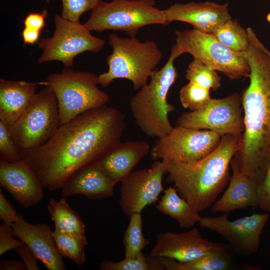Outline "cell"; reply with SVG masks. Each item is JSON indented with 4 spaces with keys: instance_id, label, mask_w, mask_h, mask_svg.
Segmentation results:
<instances>
[{
    "instance_id": "27",
    "label": "cell",
    "mask_w": 270,
    "mask_h": 270,
    "mask_svg": "<svg viewBox=\"0 0 270 270\" xmlns=\"http://www.w3.org/2000/svg\"><path fill=\"white\" fill-rule=\"evenodd\" d=\"M212 34L218 40L234 52L244 53L248 49L247 31L236 20L230 18L226 21Z\"/></svg>"
},
{
    "instance_id": "24",
    "label": "cell",
    "mask_w": 270,
    "mask_h": 270,
    "mask_svg": "<svg viewBox=\"0 0 270 270\" xmlns=\"http://www.w3.org/2000/svg\"><path fill=\"white\" fill-rule=\"evenodd\" d=\"M164 192L156 205L160 212L174 220L181 229L192 228L198 223L202 218L199 212L180 196L174 186L164 189Z\"/></svg>"
},
{
    "instance_id": "23",
    "label": "cell",
    "mask_w": 270,
    "mask_h": 270,
    "mask_svg": "<svg viewBox=\"0 0 270 270\" xmlns=\"http://www.w3.org/2000/svg\"><path fill=\"white\" fill-rule=\"evenodd\" d=\"M156 258L166 270H226L231 268L232 263L228 248L220 243H216L210 252L186 262L166 257Z\"/></svg>"
},
{
    "instance_id": "25",
    "label": "cell",
    "mask_w": 270,
    "mask_h": 270,
    "mask_svg": "<svg viewBox=\"0 0 270 270\" xmlns=\"http://www.w3.org/2000/svg\"><path fill=\"white\" fill-rule=\"evenodd\" d=\"M64 198H63L58 201L52 198L48 205L55 228L64 232L78 236L85 235L84 222Z\"/></svg>"
},
{
    "instance_id": "33",
    "label": "cell",
    "mask_w": 270,
    "mask_h": 270,
    "mask_svg": "<svg viewBox=\"0 0 270 270\" xmlns=\"http://www.w3.org/2000/svg\"><path fill=\"white\" fill-rule=\"evenodd\" d=\"M101 0H61L62 16L67 20L79 22L85 12L92 10Z\"/></svg>"
},
{
    "instance_id": "5",
    "label": "cell",
    "mask_w": 270,
    "mask_h": 270,
    "mask_svg": "<svg viewBox=\"0 0 270 270\" xmlns=\"http://www.w3.org/2000/svg\"><path fill=\"white\" fill-rule=\"evenodd\" d=\"M112 53L106 58L108 70L98 76V84L108 87L114 80H130L134 90L148 83L162 58V54L154 41H140L136 36L122 38L116 34L109 35Z\"/></svg>"
},
{
    "instance_id": "6",
    "label": "cell",
    "mask_w": 270,
    "mask_h": 270,
    "mask_svg": "<svg viewBox=\"0 0 270 270\" xmlns=\"http://www.w3.org/2000/svg\"><path fill=\"white\" fill-rule=\"evenodd\" d=\"M58 104L60 125L88 110L105 105L110 96L100 90L94 74L71 69L50 75L45 80Z\"/></svg>"
},
{
    "instance_id": "12",
    "label": "cell",
    "mask_w": 270,
    "mask_h": 270,
    "mask_svg": "<svg viewBox=\"0 0 270 270\" xmlns=\"http://www.w3.org/2000/svg\"><path fill=\"white\" fill-rule=\"evenodd\" d=\"M221 138L220 136L212 130L176 126L168 135L157 138L150 154L154 160L193 162L211 153Z\"/></svg>"
},
{
    "instance_id": "26",
    "label": "cell",
    "mask_w": 270,
    "mask_h": 270,
    "mask_svg": "<svg viewBox=\"0 0 270 270\" xmlns=\"http://www.w3.org/2000/svg\"><path fill=\"white\" fill-rule=\"evenodd\" d=\"M52 234L58 252L62 257L72 260L78 266L86 261L84 248L88 244L86 236L64 232L56 228Z\"/></svg>"
},
{
    "instance_id": "15",
    "label": "cell",
    "mask_w": 270,
    "mask_h": 270,
    "mask_svg": "<svg viewBox=\"0 0 270 270\" xmlns=\"http://www.w3.org/2000/svg\"><path fill=\"white\" fill-rule=\"evenodd\" d=\"M228 4L215 2L176 3L164 10L166 21L184 22L194 29L212 34L226 21L232 18Z\"/></svg>"
},
{
    "instance_id": "28",
    "label": "cell",
    "mask_w": 270,
    "mask_h": 270,
    "mask_svg": "<svg viewBox=\"0 0 270 270\" xmlns=\"http://www.w3.org/2000/svg\"><path fill=\"white\" fill-rule=\"evenodd\" d=\"M125 257H134L142 252L150 240L145 238L142 232V222L140 213H133L123 238Z\"/></svg>"
},
{
    "instance_id": "17",
    "label": "cell",
    "mask_w": 270,
    "mask_h": 270,
    "mask_svg": "<svg viewBox=\"0 0 270 270\" xmlns=\"http://www.w3.org/2000/svg\"><path fill=\"white\" fill-rule=\"evenodd\" d=\"M0 186L25 208L38 204L44 198V188L32 170L23 160H0Z\"/></svg>"
},
{
    "instance_id": "14",
    "label": "cell",
    "mask_w": 270,
    "mask_h": 270,
    "mask_svg": "<svg viewBox=\"0 0 270 270\" xmlns=\"http://www.w3.org/2000/svg\"><path fill=\"white\" fill-rule=\"evenodd\" d=\"M228 212H226L216 217H202L198 224L221 235L240 254L248 256L255 253L269 214H253L234 220H228Z\"/></svg>"
},
{
    "instance_id": "37",
    "label": "cell",
    "mask_w": 270,
    "mask_h": 270,
    "mask_svg": "<svg viewBox=\"0 0 270 270\" xmlns=\"http://www.w3.org/2000/svg\"><path fill=\"white\" fill-rule=\"evenodd\" d=\"M23 260L27 270H38V258L32 250L24 243L14 249Z\"/></svg>"
},
{
    "instance_id": "20",
    "label": "cell",
    "mask_w": 270,
    "mask_h": 270,
    "mask_svg": "<svg viewBox=\"0 0 270 270\" xmlns=\"http://www.w3.org/2000/svg\"><path fill=\"white\" fill-rule=\"evenodd\" d=\"M114 186L94 162L72 176L62 187V194L65 198L82 194L91 200L101 199L112 196Z\"/></svg>"
},
{
    "instance_id": "9",
    "label": "cell",
    "mask_w": 270,
    "mask_h": 270,
    "mask_svg": "<svg viewBox=\"0 0 270 270\" xmlns=\"http://www.w3.org/2000/svg\"><path fill=\"white\" fill-rule=\"evenodd\" d=\"M60 126L56 96L46 86L36 94L21 116L8 128L16 144L22 152L44 144Z\"/></svg>"
},
{
    "instance_id": "3",
    "label": "cell",
    "mask_w": 270,
    "mask_h": 270,
    "mask_svg": "<svg viewBox=\"0 0 270 270\" xmlns=\"http://www.w3.org/2000/svg\"><path fill=\"white\" fill-rule=\"evenodd\" d=\"M242 142V135L222 136L206 157L184 162L168 160V182L197 212L208 208L230 182V166Z\"/></svg>"
},
{
    "instance_id": "38",
    "label": "cell",
    "mask_w": 270,
    "mask_h": 270,
    "mask_svg": "<svg viewBox=\"0 0 270 270\" xmlns=\"http://www.w3.org/2000/svg\"><path fill=\"white\" fill-rule=\"evenodd\" d=\"M47 16L46 10L40 12L30 13L23 20L24 27L41 31L44 26Z\"/></svg>"
},
{
    "instance_id": "32",
    "label": "cell",
    "mask_w": 270,
    "mask_h": 270,
    "mask_svg": "<svg viewBox=\"0 0 270 270\" xmlns=\"http://www.w3.org/2000/svg\"><path fill=\"white\" fill-rule=\"evenodd\" d=\"M102 270H150L147 256L142 252L134 257H125L118 262L104 260L100 266Z\"/></svg>"
},
{
    "instance_id": "41",
    "label": "cell",
    "mask_w": 270,
    "mask_h": 270,
    "mask_svg": "<svg viewBox=\"0 0 270 270\" xmlns=\"http://www.w3.org/2000/svg\"><path fill=\"white\" fill-rule=\"evenodd\" d=\"M267 20L270 22V13H268L266 16Z\"/></svg>"
},
{
    "instance_id": "21",
    "label": "cell",
    "mask_w": 270,
    "mask_h": 270,
    "mask_svg": "<svg viewBox=\"0 0 270 270\" xmlns=\"http://www.w3.org/2000/svg\"><path fill=\"white\" fill-rule=\"evenodd\" d=\"M38 84L46 86V82L12 81L0 78V120L8 126L13 124L31 103Z\"/></svg>"
},
{
    "instance_id": "31",
    "label": "cell",
    "mask_w": 270,
    "mask_h": 270,
    "mask_svg": "<svg viewBox=\"0 0 270 270\" xmlns=\"http://www.w3.org/2000/svg\"><path fill=\"white\" fill-rule=\"evenodd\" d=\"M0 160L12 162L22 160V152L16 144L8 126L0 120Z\"/></svg>"
},
{
    "instance_id": "4",
    "label": "cell",
    "mask_w": 270,
    "mask_h": 270,
    "mask_svg": "<svg viewBox=\"0 0 270 270\" xmlns=\"http://www.w3.org/2000/svg\"><path fill=\"white\" fill-rule=\"evenodd\" d=\"M179 54L172 48L170 56L160 70L152 74L147 83L130 100V108L136 126L148 136L160 138L172 130L168 114L175 106L168 102V94L178 76L174 66Z\"/></svg>"
},
{
    "instance_id": "10",
    "label": "cell",
    "mask_w": 270,
    "mask_h": 270,
    "mask_svg": "<svg viewBox=\"0 0 270 270\" xmlns=\"http://www.w3.org/2000/svg\"><path fill=\"white\" fill-rule=\"evenodd\" d=\"M55 30L52 36L38 42L42 53L38 62L59 61L66 67L74 65V58L84 52H98L104 47L105 40L92 35L84 24L56 15Z\"/></svg>"
},
{
    "instance_id": "13",
    "label": "cell",
    "mask_w": 270,
    "mask_h": 270,
    "mask_svg": "<svg viewBox=\"0 0 270 270\" xmlns=\"http://www.w3.org/2000/svg\"><path fill=\"white\" fill-rule=\"evenodd\" d=\"M168 168V160H156L150 168L132 171L120 182L119 203L126 216L141 213L146 206L158 201L164 190L162 178Z\"/></svg>"
},
{
    "instance_id": "34",
    "label": "cell",
    "mask_w": 270,
    "mask_h": 270,
    "mask_svg": "<svg viewBox=\"0 0 270 270\" xmlns=\"http://www.w3.org/2000/svg\"><path fill=\"white\" fill-rule=\"evenodd\" d=\"M12 224L3 222L0 226V256L9 250L15 249L24 242L13 238Z\"/></svg>"
},
{
    "instance_id": "7",
    "label": "cell",
    "mask_w": 270,
    "mask_h": 270,
    "mask_svg": "<svg viewBox=\"0 0 270 270\" xmlns=\"http://www.w3.org/2000/svg\"><path fill=\"white\" fill-rule=\"evenodd\" d=\"M84 24L90 31L121 30L136 36L144 26L168 23L155 0H100Z\"/></svg>"
},
{
    "instance_id": "39",
    "label": "cell",
    "mask_w": 270,
    "mask_h": 270,
    "mask_svg": "<svg viewBox=\"0 0 270 270\" xmlns=\"http://www.w3.org/2000/svg\"><path fill=\"white\" fill-rule=\"evenodd\" d=\"M40 31L34 29L24 27L22 36L24 44H34L38 40Z\"/></svg>"
},
{
    "instance_id": "29",
    "label": "cell",
    "mask_w": 270,
    "mask_h": 270,
    "mask_svg": "<svg viewBox=\"0 0 270 270\" xmlns=\"http://www.w3.org/2000/svg\"><path fill=\"white\" fill-rule=\"evenodd\" d=\"M185 78L188 81L214 90L219 88L221 84V78L216 70L195 59L189 64Z\"/></svg>"
},
{
    "instance_id": "35",
    "label": "cell",
    "mask_w": 270,
    "mask_h": 270,
    "mask_svg": "<svg viewBox=\"0 0 270 270\" xmlns=\"http://www.w3.org/2000/svg\"><path fill=\"white\" fill-rule=\"evenodd\" d=\"M258 207L270 212V162L262 180L258 186Z\"/></svg>"
},
{
    "instance_id": "19",
    "label": "cell",
    "mask_w": 270,
    "mask_h": 270,
    "mask_svg": "<svg viewBox=\"0 0 270 270\" xmlns=\"http://www.w3.org/2000/svg\"><path fill=\"white\" fill-rule=\"evenodd\" d=\"M150 150V146L145 141L120 142L96 162L115 186L132 172Z\"/></svg>"
},
{
    "instance_id": "2",
    "label": "cell",
    "mask_w": 270,
    "mask_h": 270,
    "mask_svg": "<svg viewBox=\"0 0 270 270\" xmlns=\"http://www.w3.org/2000/svg\"><path fill=\"white\" fill-rule=\"evenodd\" d=\"M246 56L250 73L241 95L244 129L231 162L258 186L270 162V51L251 33Z\"/></svg>"
},
{
    "instance_id": "8",
    "label": "cell",
    "mask_w": 270,
    "mask_h": 270,
    "mask_svg": "<svg viewBox=\"0 0 270 270\" xmlns=\"http://www.w3.org/2000/svg\"><path fill=\"white\" fill-rule=\"evenodd\" d=\"M172 48L180 54L188 53L194 59L220 71L231 80L249 78L250 66L246 52L232 51L215 36L196 29L176 31Z\"/></svg>"
},
{
    "instance_id": "22",
    "label": "cell",
    "mask_w": 270,
    "mask_h": 270,
    "mask_svg": "<svg viewBox=\"0 0 270 270\" xmlns=\"http://www.w3.org/2000/svg\"><path fill=\"white\" fill-rule=\"evenodd\" d=\"M232 174L227 189L213 204L212 212H230L236 210L258 208V186L230 163Z\"/></svg>"
},
{
    "instance_id": "36",
    "label": "cell",
    "mask_w": 270,
    "mask_h": 270,
    "mask_svg": "<svg viewBox=\"0 0 270 270\" xmlns=\"http://www.w3.org/2000/svg\"><path fill=\"white\" fill-rule=\"evenodd\" d=\"M18 214L11 203L0 190V219L3 222L12 224L18 218Z\"/></svg>"
},
{
    "instance_id": "18",
    "label": "cell",
    "mask_w": 270,
    "mask_h": 270,
    "mask_svg": "<svg viewBox=\"0 0 270 270\" xmlns=\"http://www.w3.org/2000/svg\"><path fill=\"white\" fill-rule=\"evenodd\" d=\"M12 227L14 236L22 241L48 270H66L47 224H30L19 214Z\"/></svg>"
},
{
    "instance_id": "40",
    "label": "cell",
    "mask_w": 270,
    "mask_h": 270,
    "mask_svg": "<svg viewBox=\"0 0 270 270\" xmlns=\"http://www.w3.org/2000/svg\"><path fill=\"white\" fill-rule=\"evenodd\" d=\"M0 270H26V266L24 262L16 260H4L0 262Z\"/></svg>"
},
{
    "instance_id": "1",
    "label": "cell",
    "mask_w": 270,
    "mask_h": 270,
    "mask_svg": "<svg viewBox=\"0 0 270 270\" xmlns=\"http://www.w3.org/2000/svg\"><path fill=\"white\" fill-rule=\"evenodd\" d=\"M124 115L106 104L59 126L44 144L22 152V160L50 190L62 189L78 170L98 160L120 142Z\"/></svg>"
},
{
    "instance_id": "42",
    "label": "cell",
    "mask_w": 270,
    "mask_h": 270,
    "mask_svg": "<svg viewBox=\"0 0 270 270\" xmlns=\"http://www.w3.org/2000/svg\"><path fill=\"white\" fill-rule=\"evenodd\" d=\"M50 0H47L48 2L50 1Z\"/></svg>"
},
{
    "instance_id": "16",
    "label": "cell",
    "mask_w": 270,
    "mask_h": 270,
    "mask_svg": "<svg viewBox=\"0 0 270 270\" xmlns=\"http://www.w3.org/2000/svg\"><path fill=\"white\" fill-rule=\"evenodd\" d=\"M216 244L204 238L196 228L180 234L168 232L157 235L150 255L186 262L210 252Z\"/></svg>"
},
{
    "instance_id": "30",
    "label": "cell",
    "mask_w": 270,
    "mask_h": 270,
    "mask_svg": "<svg viewBox=\"0 0 270 270\" xmlns=\"http://www.w3.org/2000/svg\"><path fill=\"white\" fill-rule=\"evenodd\" d=\"M210 90L189 81L180 90L179 97L182 106L190 111L198 110L204 106L210 100Z\"/></svg>"
},
{
    "instance_id": "11",
    "label": "cell",
    "mask_w": 270,
    "mask_h": 270,
    "mask_svg": "<svg viewBox=\"0 0 270 270\" xmlns=\"http://www.w3.org/2000/svg\"><path fill=\"white\" fill-rule=\"evenodd\" d=\"M242 108V96L235 92L222 98H210L202 108L181 114L176 124L212 130L221 136L242 135L244 129Z\"/></svg>"
}]
</instances>
